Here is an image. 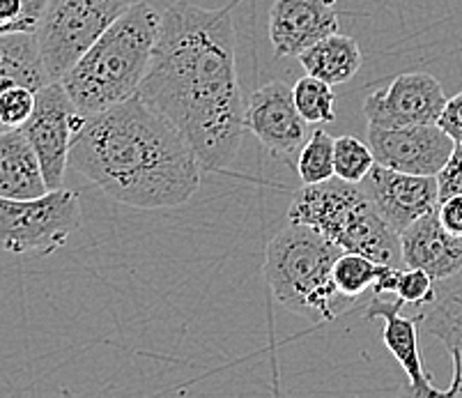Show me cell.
Instances as JSON below:
<instances>
[{"label": "cell", "instance_id": "1", "mask_svg": "<svg viewBox=\"0 0 462 398\" xmlns=\"http://www.w3.org/2000/svg\"><path fill=\"white\" fill-rule=\"evenodd\" d=\"M230 7L178 0L162 14L148 74L136 95L182 132L203 171H226L245 138V97Z\"/></svg>", "mask_w": 462, "mask_h": 398}, {"label": "cell", "instance_id": "2", "mask_svg": "<svg viewBox=\"0 0 462 398\" xmlns=\"http://www.w3.org/2000/svg\"><path fill=\"white\" fill-rule=\"evenodd\" d=\"M69 166L113 200L138 209L180 208L203 180L182 132L141 95L88 116L71 143Z\"/></svg>", "mask_w": 462, "mask_h": 398}, {"label": "cell", "instance_id": "3", "mask_svg": "<svg viewBox=\"0 0 462 398\" xmlns=\"http://www.w3.org/2000/svg\"><path fill=\"white\" fill-rule=\"evenodd\" d=\"M162 14L148 3H132L104 35L60 79L83 116L134 97L148 74Z\"/></svg>", "mask_w": 462, "mask_h": 398}, {"label": "cell", "instance_id": "4", "mask_svg": "<svg viewBox=\"0 0 462 398\" xmlns=\"http://www.w3.org/2000/svg\"><path fill=\"white\" fill-rule=\"evenodd\" d=\"M340 254L343 249L320 230L288 221L264 251L263 272L272 295L290 313L318 325L331 322L343 304H350L331 274Z\"/></svg>", "mask_w": 462, "mask_h": 398}, {"label": "cell", "instance_id": "5", "mask_svg": "<svg viewBox=\"0 0 462 398\" xmlns=\"http://www.w3.org/2000/svg\"><path fill=\"white\" fill-rule=\"evenodd\" d=\"M288 221L320 230L343 251L375 263L402 261L401 236L382 219L361 184L340 178L304 184L290 203Z\"/></svg>", "mask_w": 462, "mask_h": 398}, {"label": "cell", "instance_id": "6", "mask_svg": "<svg viewBox=\"0 0 462 398\" xmlns=\"http://www.w3.org/2000/svg\"><path fill=\"white\" fill-rule=\"evenodd\" d=\"M81 226L77 191L53 190L37 199L0 196V249L14 255H51Z\"/></svg>", "mask_w": 462, "mask_h": 398}, {"label": "cell", "instance_id": "7", "mask_svg": "<svg viewBox=\"0 0 462 398\" xmlns=\"http://www.w3.org/2000/svg\"><path fill=\"white\" fill-rule=\"evenodd\" d=\"M129 5L132 0H46L35 35L49 79L60 81Z\"/></svg>", "mask_w": 462, "mask_h": 398}, {"label": "cell", "instance_id": "8", "mask_svg": "<svg viewBox=\"0 0 462 398\" xmlns=\"http://www.w3.org/2000/svg\"><path fill=\"white\" fill-rule=\"evenodd\" d=\"M86 118L88 116L79 111L60 81L46 83L37 90L35 111L21 129L31 138L32 148L40 157L49 191L60 190L65 182L71 143L81 132Z\"/></svg>", "mask_w": 462, "mask_h": 398}, {"label": "cell", "instance_id": "9", "mask_svg": "<svg viewBox=\"0 0 462 398\" xmlns=\"http://www.w3.org/2000/svg\"><path fill=\"white\" fill-rule=\"evenodd\" d=\"M366 141L375 163L411 175H437L456 148V141L437 123L405 127L368 125Z\"/></svg>", "mask_w": 462, "mask_h": 398}, {"label": "cell", "instance_id": "10", "mask_svg": "<svg viewBox=\"0 0 462 398\" xmlns=\"http://www.w3.org/2000/svg\"><path fill=\"white\" fill-rule=\"evenodd\" d=\"M447 106L442 83L428 72H407L364 99L368 125L405 127L435 125Z\"/></svg>", "mask_w": 462, "mask_h": 398}, {"label": "cell", "instance_id": "11", "mask_svg": "<svg viewBox=\"0 0 462 398\" xmlns=\"http://www.w3.org/2000/svg\"><path fill=\"white\" fill-rule=\"evenodd\" d=\"M306 120L297 111L292 86L285 81H272L260 86L246 102L245 127L254 134L267 153L276 159H290L300 154L306 143Z\"/></svg>", "mask_w": 462, "mask_h": 398}, {"label": "cell", "instance_id": "12", "mask_svg": "<svg viewBox=\"0 0 462 398\" xmlns=\"http://www.w3.org/2000/svg\"><path fill=\"white\" fill-rule=\"evenodd\" d=\"M361 187L373 200L382 219L396 233H402L410 224L439 205L437 175H411L386 169L375 163L371 173L361 180Z\"/></svg>", "mask_w": 462, "mask_h": 398}, {"label": "cell", "instance_id": "13", "mask_svg": "<svg viewBox=\"0 0 462 398\" xmlns=\"http://www.w3.org/2000/svg\"><path fill=\"white\" fill-rule=\"evenodd\" d=\"M267 31L276 58H300L315 42L338 31V14L329 0H274Z\"/></svg>", "mask_w": 462, "mask_h": 398}, {"label": "cell", "instance_id": "14", "mask_svg": "<svg viewBox=\"0 0 462 398\" xmlns=\"http://www.w3.org/2000/svg\"><path fill=\"white\" fill-rule=\"evenodd\" d=\"M402 307H405V301L398 300V297L396 300H386L384 295H373V300L368 301L364 318H366V320L380 318V320L384 322L382 338H384L386 350L396 357V362L401 364L402 371L407 373L411 396H444V389H437L435 384H432V378L426 373V368H423L421 353H419V327H421L423 316L405 318L401 313Z\"/></svg>", "mask_w": 462, "mask_h": 398}, {"label": "cell", "instance_id": "15", "mask_svg": "<svg viewBox=\"0 0 462 398\" xmlns=\"http://www.w3.org/2000/svg\"><path fill=\"white\" fill-rule=\"evenodd\" d=\"M398 236L402 263L428 272L432 281L451 279L462 270V237L444 228L437 209L407 226Z\"/></svg>", "mask_w": 462, "mask_h": 398}, {"label": "cell", "instance_id": "16", "mask_svg": "<svg viewBox=\"0 0 462 398\" xmlns=\"http://www.w3.org/2000/svg\"><path fill=\"white\" fill-rule=\"evenodd\" d=\"M49 191L40 157L23 129L0 132V196L37 199Z\"/></svg>", "mask_w": 462, "mask_h": 398}, {"label": "cell", "instance_id": "17", "mask_svg": "<svg viewBox=\"0 0 462 398\" xmlns=\"http://www.w3.org/2000/svg\"><path fill=\"white\" fill-rule=\"evenodd\" d=\"M46 83H51V79L46 74L35 32L0 35V95L14 86L40 90Z\"/></svg>", "mask_w": 462, "mask_h": 398}, {"label": "cell", "instance_id": "18", "mask_svg": "<svg viewBox=\"0 0 462 398\" xmlns=\"http://www.w3.org/2000/svg\"><path fill=\"white\" fill-rule=\"evenodd\" d=\"M300 62L310 77L322 79L329 86H340L356 77L364 58L355 37L340 35L336 31L309 46L300 56Z\"/></svg>", "mask_w": 462, "mask_h": 398}, {"label": "cell", "instance_id": "19", "mask_svg": "<svg viewBox=\"0 0 462 398\" xmlns=\"http://www.w3.org/2000/svg\"><path fill=\"white\" fill-rule=\"evenodd\" d=\"M426 332L448 350L453 359V383L444 389V396H462V291H453L423 316Z\"/></svg>", "mask_w": 462, "mask_h": 398}, {"label": "cell", "instance_id": "20", "mask_svg": "<svg viewBox=\"0 0 462 398\" xmlns=\"http://www.w3.org/2000/svg\"><path fill=\"white\" fill-rule=\"evenodd\" d=\"M292 95H295L297 111L309 125H329L336 120L334 88L322 79L306 74L292 86Z\"/></svg>", "mask_w": 462, "mask_h": 398}, {"label": "cell", "instance_id": "21", "mask_svg": "<svg viewBox=\"0 0 462 398\" xmlns=\"http://www.w3.org/2000/svg\"><path fill=\"white\" fill-rule=\"evenodd\" d=\"M377 267L380 263L371 261L366 255L352 254V251H343L338 255V261L334 263V283L336 291L346 297L347 301H356L364 292L375 286Z\"/></svg>", "mask_w": 462, "mask_h": 398}, {"label": "cell", "instance_id": "22", "mask_svg": "<svg viewBox=\"0 0 462 398\" xmlns=\"http://www.w3.org/2000/svg\"><path fill=\"white\" fill-rule=\"evenodd\" d=\"M336 138L322 129H315L297 154V173L304 184H318L336 178L334 169Z\"/></svg>", "mask_w": 462, "mask_h": 398}, {"label": "cell", "instance_id": "23", "mask_svg": "<svg viewBox=\"0 0 462 398\" xmlns=\"http://www.w3.org/2000/svg\"><path fill=\"white\" fill-rule=\"evenodd\" d=\"M375 166V154H373L368 141H359L355 136H338L334 143V169L336 178L346 182L359 184L361 180L371 173Z\"/></svg>", "mask_w": 462, "mask_h": 398}, {"label": "cell", "instance_id": "24", "mask_svg": "<svg viewBox=\"0 0 462 398\" xmlns=\"http://www.w3.org/2000/svg\"><path fill=\"white\" fill-rule=\"evenodd\" d=\"M37 90L28 86L7 88L0 95V127L3 132L7 129H21L28 123V118L35 111Z\"/></svg>", "mask_w": 462, "mask_h": 398}, {"label": "cell", "instance_id": "25", "mask_svg": "<svg viewBox=\"0 0 462 398\" xmlns=\"http://www.w3.org/2000/svg\"><path fill=\"white\" fill-rule=\"evenodd\" d=\"M396 297L405 304L414 307H430L435 304V286H432V276L419 267H407L398 272Z\"/></svg>", "mask_w": 462, "mask_h": 398}, {"label": "cell", "instance_id": "26", "mask_svg": "<svg viewBox=\"0 0 462 398\" xmlns=\"http://www.w3.org/2000/svg\"><path fill=\"white\" fill-rule=\"evenodd\" d=\"M437 184H439V200L462 194V143H456L447 166L437 173Z\"/></svg>", "mask_w": 462, "mask_h": 398}, {"label": "cell", "instance_id": "27", "mask_svg": "<svg viewBox=\"0 0 462 398\" xmlns=\"http://www.w3.org/2000/svg\"><path fill=\"white\" fill-rule=\"evenodd\" d=\"M437 125H439L456 143H462V92H457L456 97L447 99V106H444Z\"/></svg>", "mask_w": 462, "mask_h": 398}, {"label": "cell", "instance_id": "28", "mask_svg": "<svg viewBox=\"0 0 462 398\" xmlns=\"http://www.w3.org/2000/svg\"><path fill=\"white\" fill-rule=\"evenodd\" d=\"M437 215H439V221H442L448 233L462 237V194H453L448 199L439 200Z\"/></svg>", "mask_w": 462, "mask_h": 398}, {"label": "cell", "instance_id": "29", "mask_svg": "<svg viewBox=\"0 0 462 398\" xmlns=\"http://www.w3.org/2000/svg\"><path fill=\"white\" fill-rule=\"evenodd\" d=\"M329 3H334V0H329Z\"/></svg>", "mask_w": 462, "mask_h": 398}]
</instances>
